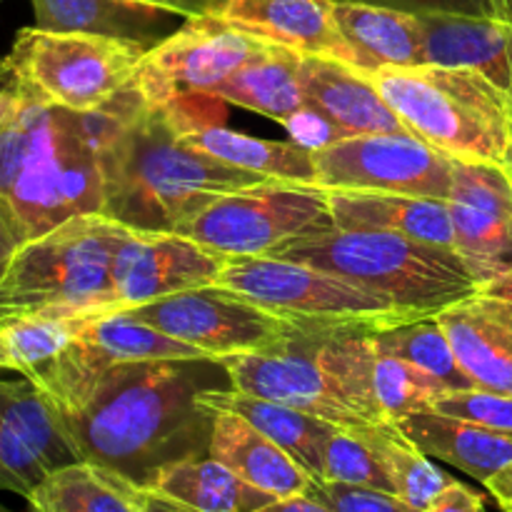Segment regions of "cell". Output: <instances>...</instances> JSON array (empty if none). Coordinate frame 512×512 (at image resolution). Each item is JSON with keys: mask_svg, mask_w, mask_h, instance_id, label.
Wrapping results in <instances>:
<instances>
[{"mask_svg": "<svg viewBox=\"0 0 512 512\" xmlns=\"http://www.w3.org/2000/svg\"><path fill=\"white\" fill-rule=\"evenodd\" d=\"M25 378L58 410L83 463L140 490L168 465L208 455L215 413L198 405V395L230 385L220 360L95 365L73 343Z\"/></svg>", "mask_w": 512, "mask_h": 512, "instance_id": "6da1fadb", "label": "cell"}, {"mask_svg": "<svg viewBox=\"0 0 512 512\" xmlns=\"http://www.w3.org/2000/svg\"><path fill=\"white\" fill-rule=\"evenodd\" d=\"M105 108L103 215L125 228L175 233L220 195L273 180L185 145L168 110L133 85Z\"/></svg>", "mask_w": 512, "mask_h": 512, "instance_id": "7a4b0ae2", "label": "cell"}, {"mask_svg": "<svg viewBox=\"0 0 512 512\" xmlns=\"http://www.w3.org/2000/svg\"><path fill=\"white\" fill-rule=\"evenodd\" d=\"M108 108L75 113L28 103L0 128V195L28 240L85 213L103 215V150Z\"/></svg>", "mask_w": 512, "mask_h": 512, "instance_id": "3957f363", "label": "cell"}, {"mask_svg": "<svg viewBox=\"0 0 512 512\" xmlns=\"http://www.w3.org/2000/svg\"><path fill=\"white\" fill-rule=\"evenodd\" d=\"M410 133L453 160L512 165L508 95L480 70L423 63L365 70Z\"/></svg>", "mask_w": 512, "mask_h": 512, "instance_id": "277c9868", "label": "cell"}, {"mask_svg": "<svg viewBox=\"0 0 512 512\" xmlns=\"http://www.w3.org/2000/svg\"><path fill=\"white\" fill-rule=\"evenodd\" d=\"M273 255L340 275L418 318H433L448 305L480 293V283L455 250L390 230L335 228L288 240Z\"/></svg>", "mask_w": 512, "mask_h": 512, "instance_id": "5b68a950", "label": "cell"}, {"mask_svg": "<svg viewBox=\"0 0 512 512\" xmlns=\"http://www.w3.org/2000/svg\"><path fill=\"white\" fill-rule=\"evenodd\" d=\"M125 233V225L85 213L20 245L0 275V323L33 313L123 310L113 288V255Z\"/></svg>", "mask_w": 512, "mask_h": 512, "instance_id": "8992f818", "label": "cell"}, {"mask_svg": "<svg viewBox=\"0 0 512 512\" xmlns=\"http://www.w3.org/2000/svg\"><path fill=\"white\" fill-rule=\"evenodd\" d=\"M150 45L38 25L15 33L0 58V90L20 100L75 113H98L133 85Z\"/></svg>", "mask_w": 512, "mask_h": 512, "instance_id": "52a82bcc", "label": "cell"}, {"mask_svg": "<svg viewBox=\"0 0 512 512\" xmlns=\"http://www.w3.org/2000/svg\"><path fill=\"white\" fill-rule=\"evenodd\" d=\"M213 285L260 308L320 328H390L418 315L340 275L278 255L230 258Z\"/></svg>", "mask_w": 512, "mask_h": 512, "instance_id": "ba28073f", "label": "cell"}, {"mask_svg": "<svg viewBox=\"0 0 512 512\" xmlns=\"http://www.w3.org/2000/svg\"><path fill=\"white\" fill-rule=\"evenodd\" d=\"M335 230L328 190L320 185L263 180L220 195L175 233L228 258L273 255L283 243Z\"/></svg>", "mask_w": 512, "mask_h": 512, "instance_id": "9c48e42d", "label": "cell"}, {"mask_svg": "<svg viewBox=\"0 0 512 512\" xmlns=\"http://www.w3.org/2000/svg\"><path fill=\"white\" fill-rule=\"evenodd\" d=\"M128 313L213 360L278 348L303 330L295 320L270 313L220 285L173 293Z\"/></svg>", "mask_w": 512, "mask_h": 512, "instance_id": "30bf717a", "label": "cell"}, {"mask_svg": "<svg viewBox=\"0 0 512 512\" xmlns=\"http://www.w3.org/2000/svg\"><path fill=\"white\" fill-rule=\"evenodd\" d=\"M263 48L265 40L235 28L220 15L185 18L173 35L143 55L133 88L153 105L210 93Z\"/></svg>", "mask_w": 512, "mask_h": 512, "instance_id": "8fae6325", "label": "cell"}, {"mask_svg": "<svg viewBox=\"0 0 512 512\" xmlns=\"http://www.w3.org/2000/svg\"><path fill=\"white\" fill-rule=\"evenodd\" d=\"M455 160L415 135H353L315 150V185L448 200Z\"/></svg>", "mask_w": 512, "mask_h": 512, "instance_id": "7c38bea8", "label": "cell"}, {"mask_svg": "<svg viewBox=\"0 0 512 512\" xmlns=\"http://www.w3.org/2000/svg\"><path fill=\"white\" fill-rule=\"evenodd\" d=\"M230 385L288 408L303 410L338 428H360L368 420L345 400L335 380L320 363L313 345V325H303L295 338L278 348L230 355L220 360Z\"/></svg>", "mask_w": 512, "mask_h": 512, "instance_id": "4fadbf2b", "label": "cell"}, {"mask_svg": "<svg viewBox=\"0 0 512 512\" xmlns=\"http://www.w3.org/2000/svg\"><path fill=\"white\" fill-rule=\"evenodd\" d=\"M80 463L58 410L30 378H0V490L33 500L50 473Z\"/></svg>", "mask_w": 512, "mask_h": 512, "instance_id": "5bb4252c", "label": "cell"}, {"mask_svg": "<svg viewBox=\"0 0 512 512\" xmlns=\"http://www.w3.org/2000/svg\"><path fill=\"white\" fill-rule=\"evenodd\" d=\"M455 253L480 290L512 270V178L493 163L455 160L448 195Z\"/></svg>", "mask_w": 512, "mask_h": 512, "instance_id": "9a60e30c", "label": "cell"}, {"mask_svg": "<svg viewBox=\"0 0 512 512\" xmlns=\"http://www.w3.org/2000/svg\"><path fill=\"white\" fill-rule=\"evenodd\" d=\"M228 255L178 233L130 230L113 255V288L120 308L130 310L183 290L213 285Z\"/></svg>", "mask_w": 512, "mask_h": 512, "instance_id": "2e32d148", "label": "cell"}, {"mask_svg": "<svg viewBox=\"0 0 512 512\" xmlns=\"http://www.w3.org/2000/svg\"><path fill=\"white\" fill-rule=\"evenodd\" d=\"M305 105L328 120L340 138L353 135H413L388 100L378 93L365 70L333 58L303 55L300 63Z\"/></svg>", "mask_w": 512, "mask_h": 512, "instance_id": "e0dca14e", "label": "cell"}, {"mask_svg": "<svg viewBox=\"0 0 512 512\" xmlns=\"http://www.w3.org/2000/svg\"><path fill=\"white\" fill-rule=\"evenodd\" d=\"M478 388L512 395V300L475 293L435 315Z\"/></svg>", "mask_w": 512, "mask_h": 512, "instance_id": "ac0fdd59", "label": "cell"}, {"mask_svg": "<svg viewBox=\"0 0 512 512\" xmlns=\"http://www.w3.org/2000/svg\"><path fill=\"white\" fill-rule=\"evenodd\" d=\"M220 18L265 43L358 68V58L335 23L333 0H228Z\"/></svg>", "mask_w": 512, "mask_h": 512, "instance_id": "d6986e66", "label": "cell"}, {"mask_svg": "<svg viewBox=\"0 0 512 512\" xmlns=\"http://www.w3.org/2000/svg\"><path fill=\"white\" fill-rule=\"evenodd\" d=\"M338 230H390L455 250L448 200L385 190H328Z\"/></svg>", "mask_w": 512, "mask_h": 512, "instance_id": "ffe728a7", "label": "cell"}, {"mask_svg": "<svg viewBox=\"0 0 512 512\" xmlns=\"http://www.w3.org/2000/svg\"><path fill=\"white\" fill-rule=\"evenodd\" d=\"M198 405H203L210 413L238 415L245 423L253 425L258 433L280 445L285 453L293 455L315 480H320V475H323L325 443L338 425L303 413V410L258 398V395L240 393L233 385L203 390L198 395Z\"/></svg>", "mask_w": 512, "mask_h": 512, "instance_id": "44dd1931", "label": "cell"}, {"mask_svg": "<svg viewBox=\"0 0 512 512\" xmlns=\"http://www.w3.org/2000/svg\"><path fill=\"white\" fill-rule=\"evenodd\" d=\"M208 455L273 498L305 495L315 483L293 455L238 415L215 413Z\"/></svg>", "mask_w": 512, "mask_h": 512, "instance_id": "7402d4cb", "label": "cell"}, {"mask_svg": "<svg viewBox=\"0 0 512 512\" xmlns=\"http://www.w3.org/2000/svg\"><path fill=\"white\" fill-rule=\"evenodd\" d=\"M398 428L428 458L455 465L483 485L512 465V435L468 423V420L423 408L400 418Z\"/></svg>", "mask_w": 512, "mask_h": 512, "instance_id": "603a6c76", "label": "cell"}, {"mask_svg": "<svg viewBox=\"0 0 512 512\" xmlns=\"http://www.w3.org/2000/svg\"><path fill=\"white\" fill-rule=\"evenodd\" d=\"M333 13L345 43L358 58V70L428 63L420 15L368 3H333Z\"/></svg>", "mask_w": 512, "mask_h": 512, "instance_id": "cb8c5ba5", "label": "cell"}, {"mask_svg": "<svg viewBox=\"0 0 512 512\" xmlns=\"http://www.w3.org/2000/svg\"><path fill=\"white\" fill-rule=\"evenodd\" d=\"M300 63H303V55L295 50L265 43L258 55L240 65L208 95L268 115L283 125L290 115L305 108Z\"/></svg>", "mask_w": 512, "mask_h": 512, "instance_id": "d4e9b609", "label": "cell"}, {"mask_svg": "<svg viewBox=\"0 0 512 512\" xmlns=\"http://www.w3.org/2000/svg\"><path fill=\"white\" fill-rule=\"evenodd\" d=\"M148 493L193 512H258L275 500L210 455L163 468L150 483Z\"/></svg>", "mask_w": 512, "mask_h": 512, "instance_id": "484cf974", "label": "cell"}, {"mask_svg": "<svg viewBox=\"0 0 512 512\" xmlns=\"http://www.w3.org/2000/svg\"><path fill=\"white\" fill-rule=\"evenodd\" d=\"M180 140L190 148H198L223 163L235 168L250 170L255 175L273 180H290V183L315 185L318 168H315V150L305 145L285 143V140H265L253 135L238 133L225 128L223 123L198 125L193 130L180 133Z\"/></svg>", "mask_w": 512, "mask_h": 512, "instance_id": "4316f807", "label": "cell"}, {"mask_svg": "<svg viewBox=\"0 0 512 512\" xmlns=\"http://www.w3.org/2000/svg\"><path fill=\"white\" fill-rule=\"evenodd\" d=\"M30 3L35 10V25L43 30L105 35V38H125L138 43H145V38H150L175 15L143 0H30Z\"/></svg>", "mask_w": 512, "mask_h": 512, "instance_id": "83f0119b", "label": "cell"}, {"mask_svg": "<svg viewBox=\"0 0 512 512\" xmlns=\"http://www.w3.org/2000/svg\"><path fill=\"white\" fill-rule=\"evenodd\" d=\"M73 345L95 365L135 363V360L208 358L203 350L170 338L163 330L130 315L128 310L93 315L83 325Z\"/></svg>", "mask_w": 512, "mask_h": 512, "instance_id": "f1b7e54d", "label": "cell"}, {"mask_svg": "<svg viewBox=\"0 0 512 512\" xmlns=\"http://www.w3.org/2000/svg\"><path fill=\"white\" fill-rule=\"evenodd\" d=\"M143 490L93 463H73L45 478L30 503L55 512H143Z\"/></svg>", "mask_w": 512, "mask_h": 512, "instance_id": "f546056e", "label": "cell"}, {"mask_svg": "<svg viewBox=\"0 0 512 512\" xmlns=\"http://www.w3.org/2000/svg\"><path fill=\"white\" fill-rule=\"evenodd\" d=\"M350 430L378 453L393 480L395 495L413 508L428 510L453 480L430 463L428 455L398 428V423H368Z\"/></svg>", "mask_w": 512, "mask_h": 512, "instance_id": "4dcf8cb0", "label": "cell"}, {"mask_svg": "<svg viewBox=\"0 0 512 512\" xmlns=\"http://www.w3.org/2000/svg\"><path fill=\"white\" fill-rule=\"evenodd\" d=\"M93 315H18L0 323V370L30 375L58 358Z\"/></svg>", "mask_w": 512, "mask_h": 512, "instance_id": "1f68e13d", "label": "cell"}, {"mask_svg": "<svg viewBox=\"0 0 512 512\" xmlns=\"http://www.w3.org/2000/svg\"><path fill=\"white\" fill-rule=\"evenodd\" d=\"M373 338L385 353L415 365L425 375L438 380L445 390L475 388L435 315L373 330Z\"/></svg>", "mask_w": 512, "mask_h": 512, "instance_id": "d6a6232c", "label": "cell"}, {"mask_svg": "<svg viewBox=\"0 0 512 512\" xmlns=\"http://www.w3.org/2000/svg\"><path fill=\"white\" fill-rule=\"evenodd\" d=\"M320 480L345 485H363V488L383 490L395 495L388 468L368 443L358 438L350 428H335L323 450V475Z\"/></svg>", "mask_w": 512, "mask_h": 512, "instance_id": "836d02e7", "label": "cell"}, {"mask_svg": "<svg viewBox=\"0 0 512 512\" xmlns=\"http://www.w3.org/2000/svg\"><path fill=\"white\" fill-rule=\"evenodd\" d=\"M430 410L512 435V395L508 393L478 388V385L463 390H443L435 395Z\"/></svg>", "mask_w": 512, "mask_h": 512, "instance_id": "e575fe53", "label": "cell"}, {"mask_svg": "<svg viewBox=\"0 0 512 512\" xmlns=\"http://www.w3.org/2000/svg\"><path fill=\"white\" fill-rule=\"evenodd\" d=\"M305 495H313L315 500L325 503L335 512H423L398 495L383 493L375 488H363V485H345L328 483V480H315L313 488Z\"/></svg>", "mask_w": 512, "mask_h": 512, "instance_id": "d590c367", "label": "cell"}, {"mask_svg": "<svg viewBox=\"0 0 512 512\" xmlns=\"http://www.w3.org/2000/svg\"><path fill=\"white\" fill-rule=\"evenodd\" d=\"M333 3H368L380 8L403 10L413 15H465L490 18L488 0H333Z\"/></svg>", "mask_w": 512, "mask_h": 512, "instance_id": "8d00e7d4", "label": "cell"}, {"mask_svg": "<svg viewBox=\"0 0 512 512\" xmlns=\"http://www.w3.org/2000/svg\"><path fill=\"white\" fill-rule=\"evenodd\" d=\"M283 125L290 130V133H293L295 143L305 145V148H310V150L325 148V145L340 140L338 130H335L328 120L320 118V115L315 113L313 108H308V105H305V108H300L298 113L290 115Z\"/></svg>", "mask_w": 512, "mask_h": 512, "instance_id": "74e56055", "label": "cell"}, {"mask_svg": "<svg viewBox=\"0 0 512 512\" xmlns=\"http://www.w3.org/2000/svg\"><path fill=\"white\" fill-rule=\"evenodd\" d=\"M25 243H28V235H25L18 215L10 208L8 200L0 195V275L5 273V268H8V263L13 260V255L18 253L20 245Z\"/></svg>", "mask_w": 512, "mask_h": 512, "instance_id": "f35d334b", "label": "cell"}, {"mask_svg": "<svg viewBox=\"0 0 512 512\" xmlns=\"http://www.w3.org/2000/svg\"><path fill=\"white\" fill-rule=\"evenodd\" d=\"M490 20H495L500 28V35L505 40V83L503 93L508 95L512 110V0H488Z\"/></svg>", "mask_w": 512, "mask_h": 512, "instance_id": "ab89813d", "label": "cell"}, {"mask_svg": "<svg viewBox=\"0 0 512 512\" xmlns=\"http://www.w3.org/2000/svg\"><path fill=\"white\" fill-rule=\"evenodd\" d=\"M143 3L158 5L183 18H200V15H220L228 0H143Z\"/></svg>", "mask_w": 512, "mask_h": 512, "instance_id": "60d3db41", "label": "cell"}, {"mask_svg": "<svg viewBox=\"0 0 512 512\" xmlns=\"http://www.w3.org/2000/svg\"><path fill=\"white\" fill-rule=\"evenodd\" d=\"M258 512H335L325 503L315 500L313 495H290V498H275Z\"/></svg>", "mask_w": 512, "mask_h": 512, "instance_id": "b9f144b4", "label": "cell"}, {"mask_svg": "<svg viewBox=\"0 0 512 512\" xmlns=\"http://www.w3.org/2000/svg\"><path fill=\"white\" fill-rule=\"evenodd\" d=\"M488 493L493 495V500L498 503V508L503 512H512V465L500 470L498 475L485 483Z\"/></svg>", "mask_w": 512, "mask_h": 512, "instance_id": "7bdbcfd3", "label": "cell"}, {"mask_svg": "<svg viewBox=\"0 0 512 512\" xmlns=\"http://www.w3.org/2000/svg\"><path fill=\"white\" fill-rule=\"evenodd\" d=\"M140 503H143V512H193V510L183 508V505L173 503V500H165V498H160V495L148 493V490H143V493H140Z\"/></svg>", "mask_w": 512, "mask_h": 512, "instance_id": "ee69618b", "label": "cell"}, {"mask_svg": "<svg viewBox=\"0 0 512 512\" xmlns=\"http://www.w3.org/2000/svg\"><path fill=\"white\" fill-rule=\"evenodd\" d=\"M20 108H23V100L0 90V128H3V125H8L10 120L18 115Z\"/></svg>", "mask_w": 512, "mask_h": 512, "instance_id": "f6af8a7d", "label": "cell"}, {"mask_svg": "<svg viewBox=\"0 0 512 512\" xmlns=\"http://www.w3.org/2000/svg\"><path fill=\"white\" fill-rule=\"evenodd\" d=\"M508 173H510V170H508ZM510 178H512V175H510ZM483 293L498 295V298L512 300V270H510V273H505L503 278H498V280H493V283L485 285Z\"/></svg>", "mask_w": 512, "mask_h": 512, "instance_id": "bcb514c9", "label": "cell"}, {"mask_svg": "<svg viewBox=\"0 0 512 512\" xmlns=\"http://www.w3.org/2000/svg\"><path fill=\"white\" fill-rule=\"evenodd\" d=\"M28 505H30V512H55V510L45 508L43 503H28Z\"/></svg>", "mask_w": 512, "mask_h": 512, "instance_id": "7dc6e473", "label": "cell"}, {"mask_svg": "<svg viewBox=\"0 0 512 512\" xmlns=\"http://www.w3.org/2000/svg\"><path fill=\"white\" fill-rule=\"evenodd\" d=\"M0 512H13V510H8L3 503H0Z\"/></svg>", "mask_w": 512, "mask_h": 512, "instance_id": "c3c4849f", "label": "cell"}, {"mask_svg": "<svg viewBox=\"0 0 512 512\" xmlns=\"http://www.w3.org/2000/svg\"><path fill=\"white\" fill-rule=\"evenodd\" d=\"M508 170H510V175H512V165H510V168H508Z\"/></svg>", "mask_w": 512, "mask_h": 512, "instance_id": "681fc988", "label": "cell"}]
</instances>
